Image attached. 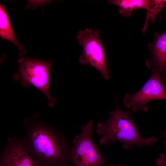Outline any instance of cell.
I'll return each instance as SVG.
<instances>
[{
    "instance_id": "6da1fadb",
    "label": "cell",
    "mask_w": 166,
    "mask_h": 166,
    "mask_svg": "<svg viewBox=\"0 0 166 166\" xmlns=\"http://www.w3.org/2000/svg\"><path fill=\"white\" fill-rule=\"evenodd\" d=\"M117 106L115 110L110 112L106 122L99 121L97 123L96 132L100 136V144L106 145L109 142L117 141L123 144L124 148L127 149L132 145L139 147L152 145L157 141L155 137H142L130 118V113L124 111Z\"/></svg>"
},
{
    "instance_id": "7a4b0ae2",
    "label": "cell",
    "mask_w": 166,
    "mask_h": 166,
    "mask_svg": "<svg viewBox=\"0 0 166 166\" xmlns=\"http://www.w3.org/2000/svg\"><path fill=\"white\" fill-rule=\"evenodd\" d=\"M30 136L35 160L42 166H68L70 148L54 133L40 125L34 126Z\"/></svg>"
},
{
    "instance_id": "3957f363",
    "label": "cell",
    "mask_w": 166,
    "mask_h": 166,
    "mask_svg": "<svg viewBox=\"0 0 166 166\" xmlns=\"http://www.w3.org/2000/svg\"><path fill=\"white\" fill-rule=\"evenodd\" d=\"M18 68L14 76L16 81H20L25 88L32 85L43 93L49 101L48 104L53 107L56 102L49 92L50 70L52 65L50 61H45L28 57L18 61Z\"/></svg>"
},
{
    "instance_id": "277c9868",
    "label": "cell",
    "mask_w": 166,
    "mask_h": 166,
    "mask_svg": "<svg viewBox=\"0 0 166 166\" xmlns=\"http://www.w3.org/2000/svg\"><path fill=\"white\" fill-rule=\"evenodd\" d=\"M93 121H89L81 128L73 141L69 155L71 166H100L106 162L91 138Z\"/></svg>"
},
{
    "instance_id": "5b68a950",
    "label": "cell",
    "mask_w": 166,
    "mask_h": 166,
    "mask_svg": "<svg viewBox=\"0 0 166 166\" xmlns=\"http://www.w3.org/2000/svg\"><path fill=\"white\" fill-rule=\"evenodd\" d=\"M100 30L87 28L78 32L77 39L82 46L83 51L79 57L82 65L89 64L99 71L106 80L110 78L106 55L102 41L99 38Z\"/></svg>"
},
{
    "instance_id": "8992f818",
    "label": "cell",
    "mask_w": 166,
    "mask_h": 166,
    "mask_svg": "<svg viewBox=\"0 0 166 166\" xmlns=\"http://www.w3.org/2000/svg\"><path fill=\"white\" fill-rule=\"evenodd\" d=\"M165 85L160 74L154 72L139 91L132 95L127 93L125 95L124 104L134 112L139 110L146 112L148 110L147 103L149 101L166 100Z\"/></svg>"
},
{
    "instance_id": "52a82bcc",
    "label": "cell",
    "mask_w": 166,
    "mask_h": 166,
    "mask_svg": "<svg viewBox=\"0 0 166 166\" xmlns=\"http://www.w3.org/2000/svg\"><path fill=\"white\" fill-rule=\"evenodd\" d=\"M151 57L146 61L148 68L154 72H158L165 84L166 71V31L155 33L154 40L148 47Z\"/></svg>"
},
{
    "instance_id": "ba28073f",
    "label": "cell",
    "mask_w": 166,
    "mask_h": 166,
    "mask_svg": "<svg viewBox=\"0 0 166 166\" xmlns=\"http://www.w3.org/2000/svg\"><path fill=\"white\" fill-rule=\"evenodd\" d=\"M0 166H42L29 154L23 145H12L2 158Z\"/></svg>"
},
{
    "instance_id": "9c48e42d",
    "label": "cell",
    "mask_w": 166,
    "mask_h": 166,
    "mask_svg": "<svg viewBox=\"0 0 166 166\" xmlns=\"http://www.w3.org/2000/svg\"><path fill=\"white\" fill-rule=\"evenodd\" d=\"M108 2L110 4L118 6L119 13L124 17L131 16L133 11L137 9H145L147 11L151 9V0H110Z\"/></svg>"
},
{
    "instance_id": "30bf717a",
    "label": "cell",
    "mask_w": 166,
    "mask_h": 166,
    "mask_svg": "<svg viewBox=\"0 0 166 166\" xmlns=\"http://www.w3.org/2000/svg\"><path fill=\"white\" fill-rule=\"evenodd\" d=\"M5 6L0 5V36L3 39H6L13 43L22 56L26 53L23 47L18 42L12 28L9 18L5 9Z\"/></svg>"
},
{
    "instance_id": "8fae6325",
    "label": "cell",
    "mask_w": 166,
    "mask_h": 166,
    "mask_svg": "<svg viewBox=\"0 0 166 166\" xmlns=\"http://www.w3.org/2000/svg\"><path fill=\"white\" fill-rule=\"evenodd\" d=\"M166 5V0H151V9L147 11L145 22L142 29L143 33L145 32L147 29L149 21L151 23L155 22L158 14Z\"/></svg>"
},
{
    "instance_id": "7c38bea8",
    "label": "cell",
    "mask_w": 166,
    "mask_h": 166,
    "mask_svg": "<svg viewBox=\"0 0 166 166\" xmlns=\"http://www.w3.org/2000/svg\"><path fill=\"white\" fill-rule=\"evenodd\" d=\"M156 163L157 166H166V155L161 154L156 160Z\"/></svg>"
},
{
    "instance_id": "4fadbf2b",
    "label": "cell",
    "mask_w": 166,
    "mask_h": 166,
    "mask_svg": "<svg viewBox=\"0 0 166 166\" xmlns=\"http://www.w3.org/2000/svg\"><path fill=\"white\" fill-rule=\"evenodd\" d=\"M161 135L166 138V132L162 131L161 133ZM165 141L166 142V140H165Z\"/></svg>"
},
{
    "instance_id": "5bb4252c",
    "label": "cell",
    "mask_w": 166,
    "mask_h": 166,
    "mask_svg": "<svg viewBox=\"0 0 166 166\" xmlns=\"http://www.w3.org/2000/svg\"><path fill=\"white\" fill-rule=\"evenodd\" d=\"M108 166H124L123 165H115L113 164H110Z\"/></svg>"
}]
</instances>
